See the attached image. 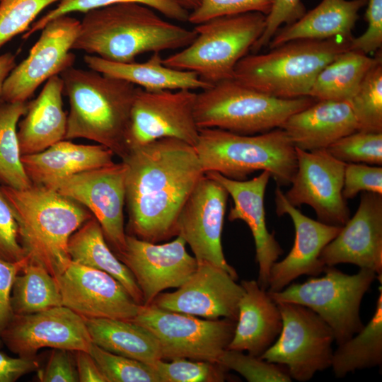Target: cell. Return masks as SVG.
Wrapping results in <instances>:
<instances>
[{
	"label": "cell",
	"instance_id": "cell-35",
	"mask_svg": "<svg viewBox=\"0 0 382 382\" xmlns=\"http://www.w3.org/2000/svg\"><path fill=\"white\" fill-rule=\"evenodd\" d=\"M27 104L16 102L0 105V183L18 190L32 185L21 161L17 134L18 122L25 113Z\"/></svg>",
	"mask_w": 382,
	"mask_h": 382
},
{
	"label": "cell",
	"instance_id": "cell-41",
	"mask_svg": "<svg viewBox=\"0 0 382 382\" xmlns=\"http://www.w3.org/2000/svg\"><path fill=\"white\" fill-rule=\"evenodd\" d=\"M170 361L160 359L151 365L161 382H221L227 378V370L217 363L185 358Z\"/></svg>",
	"mask_w": 382,
	"mask_h": 382
},
{
	"label": "cell",
	"instance_id": "cell-50",
	"mask_svg": "<svg viewBox=\"0 0 382 382\" xmlns=\"http://www.w3.org/2000/svg\"><path fill=\"white\" fill-rule=\"evenodd\" d=\"M39 368L37 358H13L0 352V382H14Z\"/></svg>",
	"mask_w": 382,
	"mask_h": 382
},
{
	"label": "cell",
	"instance_id": "cell-53",
	"mask_svg": "<svg viewBox=\"0 0 382 382\" xmlns=\"http://www.w3.org/2000/svg\"><path fill=\"white\" fill-rule=\"evenodd\" d=\"M179 1L190 11L196 8L199 4V0H179Z\"/></svg>",
	"mask_w": 382,
	"mask_h": 382
},
{
	"label": "cell",
	"instance_id": "cell-43",
	"mask_svg": "<svg viewBox=\"0 0 382 382\" xmlns=\"http://www.w3.org/2000/svg\"><path fill=\"white\" fill-rule=\"evenodd\" d=\"M274 0H199V6L190 11L188 21L197 25L209 19L248 12L269 14Z\"/></svg>",
	"mask_w": 382,
	"mask_h": 382
},
{
	"label": "cell",
	"instance_id": "cell-37",
	"mask_svg": "<svg viewBox=\"0 0 382 382\" xmlns=\"http://www.w3.org/2000/svg\"><path fill=\"white\" fill-rule=\"evenodd\" d=\"M350 104L357 131L382 133V60L367 72Z\"/></svg>",
	"mask_w": 382,
	"mask_h": 382
},
{
	"label": "cell",
	"instance_id": "cell-47",
	"mask_svg": "<svg viewBox=\"0 0 382 382\" xmlns=\"http://www.w3.org/2000/svg\"><path fill=\"white\" fill-rule=\"evenodd\" d=\"M365 32L351 40L350 50L365 54L377 52L382 47V0H366Z\"/></svg>",
	"mask_w": 382,
	"mask_h": 382
},
{
	"label": "cell",
	"instance_id": "cell-18",
	"mask_svg": "<svg viewBox=\"0 0 382 382\" xmlns=\"http://www.w3.org/2000/svg\"><path fill=\"white\" fill-rule=\"evenodd\" d=\"M180 236L157 244L132 235L126 236V247L117 258L132 273L143 296L144 305H150L161 292L178 288L196 270L198 262L185 248Z\"/></svg>",
	"mask_w": 382,
	"mask_h": 382
},
{
	"label": "cell",
	"instance_id": "cell-23",
	"mask_svg": "<svg viewBox=\"0 0 382 382\" xmlns=\"http://www.w3.org/2000/svg\"><path fill=\"white\" fill-rule=\"evenodd\" d=\"M219 183L231 196L233 206L228 219L242 220L250 229L255 245V260L258 264L259 285L267 289L269 276L273 264L283 253L274 233L267 227L264 205L265 194L271 178L267 170L250 180H237L228 178L216 172L204 173Z\"/></svg>",
	"mask_w": 382,
	"mask_h": 382
},
{
	"label": "cell",
	"instance_id": "cell-7",
	"mask_svg": "<svg viewBox=\"0 0 382 382\" xmlns=\"http://www.w3.org/2000/svg\"><path fill=\"white\" fill-rule=\"evenodd\" d=\"M309 96H270L235 79L224 80L196 93L195 118L199 129L218 128L253 135L279 128L291 115L313 103Z\"/></svg>",
	"mask_w": 382,
	"mask_h": 382
},
{
	"label": "cell",
	"instance_id": "cell-29",
	"mask_svg": "<svg viewBox=\"0 0 382 382\" xmlns=\"http://www.w3.org/2000/svg\"><path fill=\"white\" fill-rule=\"evenodd\" d=\"M366 0H322L295 22L281 27L268 46L274 48L286 42L300 40H326L342 37L352 40L359 12Z\"/></svg>",
	"mask_w": 382,
	"mask_h": 382
},
{
	"label": "cell",
	"instance_id": "cell-32",
	"mask_svg": "<svg viewBox=\"0 0 382 382\" xmlns=\"http://www.w3.org/2000/svg\"><path fill=\"white\" fill-rule=\"evenodd\" d=\"M382 60L349 50L328 64L318 74L308 96L315 100L350 102L367 72Z\"/></svg>",
	"mask_w": 382,
	"mask_h": 382
},
{
	"label": "cell",
	"instance_id": "cell-2",
	"mask_svg": "<svg viewBox=\"0 0 382 382\" xmlns=\"http://www.w3.org/2000/svg\"><path fill=\"white\" fill-rule=\"evenodd\" d=\"M196 35L194 28L165 20L148 6L127 2L85 13L72 49L110 62L129 63L145 53L181 50Z\"/></svg>",
	"mask_w": 382,
	"mask_h": 382
},
{
	"label": "cell",
	"instance_id": "cell-27",
	"mask_svg": "<svg viewBox=\"0 0 382 382\" xmlns=\"http://www.w3.org/2000/svg\"><path fill=\"white\" fill-rule=\"evenodd\" d=\"M63 81L50 78L36 98L27 104L18 125V139L22 155L42 151L65 139L67 114L63 109Z\"/></svg>",
	"mask_w": 382,
	"mask_h": 382
},
{
	"label": "cell",
	"instance_id": "cell-25",
	"mask_svg": "<svg viewBox=\"0 0 382 382\" xmlns=\"http://www.w3.org/2000/svg\"><path fill=\"white\" fill-rule=\"evenodd\" d=\"M244 292L233 337L227 347L260 357L275 341L282 325L277 303L255 280L241 282Z\"/></svg>",
	"mask_w": 382,
	"mask_h": 382
},
{
	"label": "cell",
	"instance_id": "cell-20",
	"mask_svg": "<svg viewBox=\"0 0 382 382\" xmlns=\"http://www.w3.org/2000/svg\"><path fill=\"white\" fill-rule=\"evenodd\" d=\"M236 280L224 269L199 262L183 284L173 292L159 294L151 305L207 319L222 317L236 321L238 303L244 292Z\"/></svg>",
	"mask_w": 382,
	"mask_h": 382
},
{
	"label": "cell",
	"instance_id": "cell-13",
	"mask_svg": "<svg viewBox=\"0 0 382 382\" xmlns=\"http://www.w3.org/2000/svg\"><path fill=\"white\" fill-rule=\"evenodd\" d=\"M125 179V163L114 162L74 174L46 187L86 207L99 222L106 242L118 257L126 247Z\"/></svg>",
	"mask_w": 382,
	"mask_h": 382
},
{
	"label": "cell",
	"instance_id": "cell-51",
	"mask_svg": "<svg viewBox=\"0 0 382 382\" xmlns=\"http://www.w3.org/2000/svg\"><path fill=\"white\" fill-rule=\"evenodd\" d=\"M74 352L80 382H107L98 364L88 352L76 351Z\"/></svg>",
	"mask_w": 382,
	"mask_h": 382
},
{
	"label": "cell",
	"instance_id": "cell-42",
	"mask_svg": "<svg viewBox=\"0 0 382 382\" xmlns=\"http://www.w3.org/2000/svg\"><path fill=\"white\" fill-rule=\"evenodd\" d=\"M60 0H0V47L26 32L37 15Z\"/></svg>",
	"mask_w": 382,
	"mask_h": 382
},
{
	"label": "cell",
	"instance_id": "cell-15",
	"mask_svg": "<svg viewBox=\"0 0 382 382\" xmlns=\"http://www.w3.org/2000/svg\"><path fill=\"white\" fill-rule=\"evenodd\" d=\"M296 149L297 167L284 193L294 207L311 206L318 220L342 226L350 218L347 200L342 196L345 163L333 157L327 149Z\"/></svg>",
	"mask_w": 382,
	"mask_h": 382
},
{
	"label": "cell",
	"instance_id": "cell-24",
	"mask_svg": "<svg viewBox=\"0 0 382 382\" xmlns=\"http://www.w3.org/2000/svg\"><path fill=\"white\" fill-rule=\"evenodd\" d=\"M295 148L326 149L339 139L357 132L358 125L350 102L316 100L289 116L280 126Z\"/></svg>",
	"mask_w": 382,
	"mask_h": 382
},
{
	"label": "cell",
	"instance_id": "cell-49",
	"mask_svg": "<svg viewBox=\"0 0 382 382\" xmlns=\"http://www.w3.org/2000/svg\"><path fill=\"white\" fill-rule=\"evenodd\" d=\"M28 262V257L15 262L0 259V349L3 345L1 332L13 314L11 306L13 284L16 275Z\"/></svg>",
	"mask_w": 382,
	"mask_h": 382
},
{
	"label": "cell",
	"instance_id": "cell-19",
	"mask_svg": "<svg viewBox=\"0 0 382 382\" xmlns=\"http://www.w3.org/2000/svg\"><path fill=\"white\" fill-rule=\"evenodd\" d=\"M55 279L63 306L83 318L131 320L141 306L110 274L71 260Z\"/></svg>",
	"mask_w": 382,
	"mask_h": 382
},
{
	"label": "cell",
	"instance_id": "cell-22",
	"mask_svg": "<svg viewBox=\"0 0 382 382\" xmlns=\"http://www.w3.org/2000/svg\"><path fill=\"white\" fill-rule=\"evenodd\" d=\"M320 259L325 266L349 263L371 270L382 282V195L361 192L357 212L324 248Z\"/></svg>",
	"mask_w": 382,
	"mask_h": 382
},
{
	"label": "cell",
	"instance_id": "cell-12",
	"mask_svg": "<svg viewBox=\"0 0 382 382\" xmlns=\"http://www.w3.org/2000/svg\"><path fill=\"white\" fill-rule=\"evenodd\" d=\"M195 98L196 93L190 90L148 91L137 87L125 137L127 152L161 138L195 146L199 131Z\"/></svg>",
	"mask_w": 382,
	"mask_h": 382
},
{
	"label": "cell",
	"instance_id": "cell-52",
	"mask_svg": "<svg viewBox=\"0 0 382 382\" xmlns=\"http://www.w3.org/2000/svg\"><path fill=\"white\" fill-rule=\"evenodd\" d=\"M15 66L16 56L13 54L6 52L0 55V102L4 83Z\"/></svg>",
	"mask_w": 382,
	"mask_h": 382
},
{
	"label": "cell",
	"instance_id": "cell-28",
	"mask_svg": "<svg viewBox=\"0 0 382 382\" xmlns=\"http://www.w3.org/2000/svg\"><path fill=\"white\" fill-rule=\"evenodd\" d=\"M83 60L90 69L126 81L148 91L203 90L212 85L193 71L166 66L159 52L152 53L144 62H114L87 54Z\"/></svg>",
	"mask_w": 382,
	"mask_h": 382
},
{
	"label": "cell",
	"instance_id": "cell-4",
	"mask_svg": "<svg viewBox=\"0 0 382 382\" xmlns=\"http://www.w3.org/2000/svg\"><path fill=\"white\" fill-rule=\"evenodd\" d=\"M59 76L69 103L64 139H89L122 158L137 86L90 69L71 66Z\"/></svg>",
	"mask_w": 382,
	"mask_h": 382
},
{
	"label": "cell",
	"instance_id": "cell-9",
	"mask_svg": "<svg viewBox=\"0 0 382 382\" xmlns=\"http://www.w3.org/2000/svg\"><path fill=\"white\" fill-rule=\"evenodd\" d=\"M323 272L320 277L290 284L279 291H267L275 302L301 304L317 313L330 327L338 345L364 327L359 315L361 303L377 275L366 268L347 274L335 266H325Z\"/></svg>",
	"mask_w": 382,
	"mask_h": 382
},
{
	"label": "cell",
	"instance_id": "cell-16",
	"mask_svg": "<svg viewBox=\"0 0 382 382\" xmlns=\"http://www.w3.org/2000/svg\"><path fill=\"white\" fill-rule=\"evenodd\" d=\"M228 195L219 183L204 173L180 210L177 229L178 236L190 247L198 262L214 264L238 279V274L227 262L221 245Z\"/></svg>",
	"mask_w": 382,
	"mask_h": 382
},
{
	"label": "cell",
	"instance_id": "cell-1",
	"mask_svg": "<svg viewBox=\"0 0 382 382\" xmlns=\"http://www.w3.org/2000/svg\"><path fill=\"white\" fill-rule=\"evenodd\" d=\"M121 159L130 235L156 243L177 236L180 210L204 174L195 147L161 138L129 150Z\"/></svg>",
	"mask_w": 382,
	"mask_h": 382
},
{
	"label": "cell",
	"instance_id": "cell-34",
	"mask_svg": "<svg viewBox=\"0 0 382 382\" xmlns=\"http://www.w3.org/2000/svg\"><path fill=\"white\" fill-rule=\"evenodd\" d=\"M60 306L63 303L56 279L43 267L28 262L13 284V313L27 315Z\"/></svg>",
	"mask_w": 382,
	"mask_h": 382
},
{
	"label": "cell",
	"instance_id": "cell-3",
	"mask_svg": "<svg viewBox=\"0 0 382 382\" xmlns=\"http://www.w3.org/2000/svg\"><path fill=\"white\" fill-rule=\"evenodd\" d=\"M18 224L20 243L30 262L57 278L71 258V236L92 214L83 205L53 189L31 185L26 189L0 186Z\"/></svg>",
	"mask_w": 382,
	"mask_h": 382
},
{
	"label": "cell",
	"instance_id": "cell-14",
	"mask_svg": "<svg viewBox=\"0 0 382 382\" xmlns=\"http://www.w3.org/2000/svg\"><path fill=\"white\" fill-rule=\"evenodd\" d=\"M79 27L80 21L68 15L48 22L28 57L6 79L1 101L26 102L42 83L73 66L76 57L71 50Z\"/></svg>",
	"mask_w": 382,
	"mask_h": 382
},
{
	"label": "cell",
	"instance_id": "cell-45",
	"mask_svg": "<svg viewBox=\"0 0 382 382\" xmlns=\"http://www.w3.org/2000/svg\"><path fill=\"white\" fill-rule=\"evenodd\" d=\"M306 12L301 0H274L270 12L266 16L264 31L251 49L253 52L257 53L268 46L281 27L295 22Z\"/></svg>",
	"mask_w": 382,
	"mask_h": 382
},
{
	"label": "cell",
	"instance_id": "cell-8",
	"mask_svg": "<svg viewBox=\"0 0 382 382\" xmlns=\"http://www.w3.org/2000/svg\"><path fill=\"white\" fill-rule=\"evenodd\" d=\"M266 16L259 12L223 16L195 25V38L163 59L170 68L196 73L210 84L234 79L238 62L262 34Z\"/></svg>",
	"mask_w": 382,
	"mask_h": 382
},
{
	"label": "cell",
	"instance_id": "cell-21",
	"mask_svg": "<svg viewBox=\"0 0 382 382\" xmlns=\"http://www.w3.org/2000/svg\"><path fill=\"white\" fill-rule=\"evenodd\" d=\"M276 212L278 216H290L295 230L291 250L282 260L276 261L270 272L267 291L284 289L301 275L317 277L324 270L320 259L324 248L340 231L342 226L324 224L304 215L285 198L281 187L275 190Z\"/></svg>",
	"mask_w": 382,
	"mask_h": 382
},
{
	"label": "cell",
	"instance_id": "cell-38",
	"mask_svg": "<svg viewBox=\"0 0 382 382\" xmlns=\"http://www.w3.org/2000/svg\"><path fill=\"white\" fill-rule=\"evenodd\" d=\"M88 352L107 382H161L154 368L148 364L110 352L93 343Z\"/></svg>",
	"mask_w": 382,
	"mask_h": 382
},
{
	"label": "cell",
	"instance_id": "cell-30",
	"mask_svg": "<svg viewBox=\"0 0 382 382\" xmlns=\"http://www.w3.org/2000/svg\"><path fill=\"white\" fill-rule=\"evenodd\" d=\"M83 318L92 342L102 349L149 365L162 359L159 341L145 327L132 320Z\"/></svg>",
	"mask_w": 382,
	"mask_h": 382
},
{
	"label": "cell",
	"instance_id": "cell-33",
	"mask_svg": "<svg viewBox=\"0 0 382 382\" xmlns=\"http://www.w3.org/2000/svg\"><path fill=\"white\" fill-rule=\"evenodd\" d=\"M374 313L369 323L352 337L338 345L331 366L337 378L357 370L371 369L382 363V288Z\"/></svg>",
	"mask_w": 382,
	"mask_h": 382
},
{
	"label": "cell",
	"instance_id": "cell-5",
	"mask_svg": "<svg viewBox=\"0 0 382 382\" xmlns=\"http://www.w3.org/2000/svg\"><path fill=\"white\" fill-rule=\"evenodd\" d=\"M351 40L300 39L286 42L268 52L248 54L236 64L234 79L270 96H308L319 72L336 57L350 50Z\"/></svg>",
	"mask_w": 382,
	"mask_h": 382
},
{
	"label": "cell",
	"instance_id": "cell-39",
	"mask_svg": "<svg viewBox=\"0 0 382 382\" xmlns=\"http://www.w3.org/2000/svg\"><path fill=\"white\" fill-rule=\"evenodd\" d=\"M218 364L226 370H233L249 382H290L292 381L283 365L267 361L260 357L226 349Z\"/></svg>",
	"mask_w": 382,
	"mask_h": 382
},
{
	"label": "cell",
	"instance_id": "cell-10",
	"mask_svg": "<svg viewBox=\"0 0 382 382\" xmlns=\"http://www.w3.org/2000/svg\"><path fill=\"white\" fill-rule=\"evenodd\" d=\"M131 320L157 337L163 360L185 358L217 364L233 337L236 324L228 318L203 320L151 304L141 305Z\"/></svg>",
	"mask_w": 382,
	"mask_h": 382
},
{
	"label": "cell",
	"instance_id": "cell-36",
	"mask_svg": "<svg viewBox=\"0 0 382 382\" xmlns=\"http://www.w3.org/2000/svg\"><path fill=\"white\" fill-rule=\"evenodd\" d=\"M134 2L151 7L167 18L185 23L188 21L190 11L179 0H60L56 7L32 23L23 35L28 38L40 31L48 22L72 12L86 13L89 11L110 5Z\"/></svg>",
	"mask_w": 382,
	"mask_h": 382
},
{
	"label": "cell",
	"instance_id": "cell-46",
	"mask_svg": "<svg viewBox=\"0 0 382 382\" xmlns=\"http://www.w3.org/2000/svg\"><path fill=\"white\" fill-rule=\"evenodd\" d=\"M25 253L20 243L18 224L0 192V259L15 262L25 259Z\"/></svg>",
	"mask_w": 382,
	"mask_h": 382
},
{
	"label": "cell",
	"instance_id": "cell-17",
	"mask_svg": "<svg viewBox=\"0 0 382 382\" xmlns=\"http://www.w3.org/2000/svg\"><path fill=\"white\" fill-rule=\"evenodd\" d=\"M3 345L19 357L37 358L44 347L89 352L92 341L84 318L64 306L13 314L1 335Z\"/></svg>",
	"mask_w": 382,
	"mask_h": 382
},
{
	"label": "cell",
	"instance_id": "cell-6",
	"mask_svg": "<svg viewBox=\"0 0 382 382\" xmlns=\"http://www.w3.org/2000/svg\"><path fill=\"white\" fill-rule=\"evenodd\" d=\"M194 147L204 173L216 172L233 180L267 170L277 186H288L296 170L295 147L281 128L253 135L202 128Z\"/></svg>",
	"mask_w": 382,
	"mask_h": 382
},
{
	"label": "cell",
	"instance_id": "cell-11",
	"mask_svg": "<svg viewBox=\"0 0 382 382\" xmlns=\"http://www.w3.org/2000/svg\"><path fill=\"white\" fill-rule=\"evenodd\" d=\"M276 303L282 316V329L260 357L284 366L291 379L308 381L317 372L331 366L333 332L311 309L295 303Z\"/></svg>",
	"mask_w": 382,
	"mask_h": 382
},
{
	"label": "cell",
	"instance_id": "cell-26",
	"mask_svg": "<svg viewBox=\"0 0 382 382\" xmlns=\"http://www.w3.org/2000/svg\"><path fill=\"white\" fill-rule=\"evenodd\" d=\"M113 152L100 145L61 140L45 150L22 155L21 161L31 183L49 187L74 174L114 163Z\"/></svg>",
	"mask_w": 382,
	"mask_h": 382
},
{
	"label": "cell",
	"instance_id": "cell-31",
	"mask_svg": "<svg viewBox=\"0 0 382 382\" xmlns=\"http://www.w3.org/2000/svg\"><path fill=\"white\" fill-rule=\"evenodd\" d=\"M68 253L71 261L110 274L139 305H144L142 293L132 273L112 253L93 216L71 236Z\"/></svg>",
	"mask_w": 382,
	"mask_h": 382
},
{
	"label": "cell",
	"instance_id": "cell-40",
	"mask_svg": "<svg viewBox=\"0 0 382 382\" xmlns=\"http://www.w3.org/2000/svg\"><path fill=\"white\" fill-rule=\"evenodd\" d=\"M345 163L382 165V133L357 131L345 136L326 149Z\"/></svg>",
	"mask_w": 382,
	"mask_h": 382
},
{
	"label": "cell",
	"instance_id": "cell-48",
	"mask_svg": "<svg viewBox=\"0 0 382 382\" xmlns=\"http://www.w3.org/2000/svg\"><path fill=\"white\" fill-rule=\"evenodd\" d=\"M38 378L42 382H79L76 360L71 351L54 349Z\"/></svg>",
	"mask_w": 382,
	"mask_h": 382
},
{
	"label": "cell",
	"instance_id": "cell-44",
	"mask_svg": "<svg viewBox=\"0 0 382 382\" xmlns=\"http://www.w3.org/2000/svg\"><path fill=\"white\" fill-rule=\"evenodd\" d=\"M363 192L382 195V168L365 163H346L343 197L350 199Z\"/></svg>",
	"mask_w": 382,
	"mask_h": 382
}]
</instances>
